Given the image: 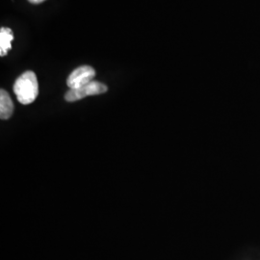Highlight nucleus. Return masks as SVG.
Returning a JSON list of instances; mask_svg holds the SVG:
<instances>
[{"label":"nucleus","mask_w":260,"mask_h":260,"mask_svg":"<svg viewBox=\"0 0 260 260\" xmlns=\"http://www.w3.org/2000/svg\"><path fill=\"white\" fill-rule=\"evenodd\" d=\"M14 93L21 104L27 105L35 102L39 93V84L35 73L27 71L19 76L14 84Z\"/></svg>","instance_id":"1"},{"label":"nucleus","mask_w":260,"mask_h":260,"mask_svg":"<svg viewBox=\"0 0 260 260\" xmlns=\"http://www.w3.org/2000/svg\"><path fill=\"white\" fill-rule=\"evenodd\" d=\"M107 90L108 88L105 84L101 83L98 81H92L79 89H75V90L70 89V91L65 94V100L69 103H74L79 100H82L86 96L106 93Z\"/></svg>","instance_id":"2"},{"label":"nucleus","mask_w":260,"mask_h":260,"mask_svg":"<svg viewBox=\"0 0 260 260\" xmlns=\"http://www.w3.org/2000/svg\"><path fill=\"white\" fill-rule=\"evenodd\" d=\"M95 71L90 66H81L69 75L67 85L71 90H75L93 81Z\"/></svg>","instance_id":"3"},{"label":"nucleus","mask_w":260,"mask_h":260,"mask_svg":"<svg viewBox=\"0 0 260 260\" xmlns=\"http://www.w3.org/2000/svg\"><path fill=\"white\" fill-rule=\"evenodd\" d=\"M14 112V103L9 93L5 90L0 91V118L1 120H8Z\"/></svg>","instance_id":"4"},{"label":"nucleus","mask_w":260,"mask_h":260,"mask_svg":"<svg viewBox=\"0 0 260 260\" xmlns=\"http://www.w3.org/2000/svg\"><path fill=\"white\" fill-rule=\"evenodd\" d=\"M14 40V34L12 29L2 27L0 29V56H6L12 48V42Z\"/></svg>","instance_id":"5"},{"label":"nucleus","mask_w":260,"mask_h":260,"mask_svg":"<svg viewBox=\"0 0 260 260\" xmlns=\"http://www.w3.org/2000/svg\"><path fill=\"white\" fill-rule=\"evenodd\" d=\"M30 3H32V4H39V3H42V2H44V1H46V0H28Z\"/></svg>","instance_id":"6"}]
</instances>
